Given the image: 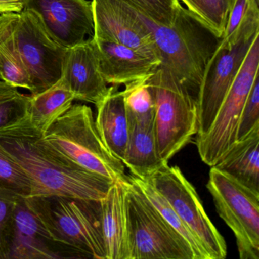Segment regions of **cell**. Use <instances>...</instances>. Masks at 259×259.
I'll use <instances>...</instances> for the list:
<instances>
[{"label": "cell", "instance_id": "6da1fadb", "mask_svg": "<svg viewBox=\"0 0 259 259\" xmlns=\"http://www.w3.org/2000/svg\"><path fill=\"white\" fill-rule=\"evenodd\" d=\"M0 145L29 178V197L63 195L102 200L115 183L78 166L50 146L28 116L0 130Z\"/></svg>", "mask_w": 259, "mask_h": 259}, {"label": "cell", "instance_id": "7a4b0ae2", "mask_svg": "<svg viewBox=\"0 0 259 259\" xmlns=\"http://www.w3.org/2000/svg\"><path fill=\"white\" fill-rule=\"evenodd\" d=\"M125 1L152 34L161 64L169 68L191 91L199 95L206 66L221 38L181 3L172 25H164L153 20L131 0Z\"/></svg>", "mask_w": 259, "mask_h": 259}, {"label": "cell", "instance_id": "3957f363", "mask_svg": "<svg viewBox=\"0 0 259 259\" xmlns=\"http://www.w3.org/2000/svg\"><path fill=\"white\" fill-rule=\"evenodd\" d=\"M101 201L63 195L26 198L27 204L54 240L82 258L107 259Z\"/></svg>", "mask_w": 259, "mask_h": 259}, {"label": "cell", "instance_id": "277c9868", "mask_svg": "<svg viewBox=\"0 0 259 259\" xmlns=\"http://www.w3.org/2000/svg\"><path fill=\"white\" fill-rule=\"evenodd\" d=\"M43 139L69 160L114 182H127L125 165L107 149L97 130L93 111L84 104L70 108L43 133Z\"/></svg>", "mask_w": 259, "mask_h": 259}, {"label": "cell", "instance_id": "5b68a950", "mask_svg": "<svg viewBox=\"0 0 259 259\" xmlns=\"http://www.w3.org/2000/svg\"><path fill=\"white\" fill-rule=\"evenodd\" d=\"M148 82L155 102L159 157L168 163L196 136L198 96L162 64Z\"/></svg>", "mask_w": 259, "mask_h": 259}, {"label": "cell", "instance_id": "8992f818", "mask_svg": "<svg viewBox=\"0 0 259 259\" xmlns=\"http://www.w3.org/2000/svg\"><path fill=\"white\" fill-rule=\"evenodd\" d=\"M125 185L130 259H195L189 242L131 180Z\"/></svg>", "mask_w": 259, "mask_h": 259}, {"label": "cell", "instance_id": "52a82bcc", "mask_svg": "<svg viewBox=\"0 0 259 259\" xmlns=\"http://www.w3.org/2000/svg\"><path fill=\"white\" fill-rule=\"evenodd\" d=\"M207 189L236 237L241 259H259V194L211 166Z\"/></svg>", "mask_w": 259, "mask_h": 259}, {"label": "cell", "instance_id": "ba28073f", "mask_svg": "<svg viewBox=\"0 0 259 259\" xmlns=\"http://www.w3.org/2000/svg\"><path fill=\"white\" fill-rule=\"evenodd\" d=\"M13 36L32 85L31 95L56 84L61 78L68 48L49 34L38 14L29 9L18 13Z\"/></svg>", "mask_w": 259, "mask_h": 259}, {"label": "cell", "instance_id": "9c48e42d", "mask_svg": "<svg viewBox=\"0 0 259 259\" xmlns=\"http://www.w3.org/2000/svg\"><path fill=\"white\" fill-rule=\"evenodd\" d=\"M259 35L254 38L246 57L229 89L214 121L208 131L195 137L201 160L213 166L236 142L238 124L244 104L258 76Z\"/></svg>", "mask_w": 259, "mask_h": 259}, {"label": "cell", "instance_id": "30bf717a", "mask_svg": "<svg viewBox=\"0 0 259 259\" xmlns=\"http://www.w3.org/2000/svg\"><path fill=\"white\" fill-rule=\"evenodd\" d=\"M142 180L149 182L164 196L180 219L203 244L210 259L225 258L227 248L224 237L206 213L195 187L179 166L165 163Z\"/></svg>", "mask_w": 259, "mask_h": 259}, {"label": "cell", "instance_id": "8fae6325", "mask_svg": "<svg viewBox=\"0 0 259 259\" xmlns=\"http://www.w3.org/2000/svg\"><path fill=\"white\" fill-rule=\"evenodd\" d=\"M259 32L239 38L226 46L220 42L203 75L198 95V131L195 137L208 131L231 87L250 47Z\"/></svg>", "mask_w": 259, "mask_h": 259}, {"label": "cell", "instance_id": "7c38bea8", "mask_svg": "<svg viewBox=\"0 0 259 259\" xmlns=\"http://www.w3.org/2000/svg\"><path fill=\"white\" fill-rule=\"evenodd\" d=\"M25 9L37 13L49 34L68 49L94 36L92 1L26 0Z\"/></svg>", "mask_w": 259, "mask_h": 259}, {"label": "cell", "instance_id": "4fadbf2b", "mask_svg": "<svg viewBox=\"0 0 259 259\" xmlns=\"http://www.w3.org/2000/svg\"><path fill=\"white\" fill-rule=\"evenodd\" d=\"M82 258L53 239L46 227L20 197L16 202L7 259Z\"/></svg>", "mask_w": 259, "mask_h": 259}, {"label": "cell", "instance_id": "5bb4252c", "mask_svg": "<svg viewBox=\"0 0 259 259\" xmlns=\"http://www.w3.org/2000/svg\"><path fill=\"white\" fill-rule=\"evenodd\" d=\"M61 79L75 100L96 106L107 96L110 87L100 71L98 49L93 37L68 49Z\"/></svg>", "mask_w": 259, "mask_h": 259}, {"label": "cell", "instance_id": "9a60e30c", "mask_svg": "<svg viewBox=\"0 0 259 259\" xmlns=\"http://www.w3.org/2000/svg\"><path fill=\"white\" fill-rule=\"evenodd\" d=\"M93 37L98 49L100 71L107 84L126 85L147 79L160 65L125 45Z\"/></svg>", "mask_w": 259, "mask_h": 259}, {"label": "cell", "instance_id": "2e32d148", "mask_svg": "<svg viewBox=\"0 0 259 259\" xmlns=\"http://www.w3.org/2000/svg\"><path fill=\"white\" fill-rule=\"evenodd\" d=\"M127 117L128 136L122 163L132 175L146 179L167 163L159 157L155 120Z\"/></svg>", "mask_w": 259, "mask_h": 259}, {"label": "cell", "instance_id": "e0dca14e", "mask_svg": "<svg viewBox=\"0 0 259 259\" xmlns=\"http://www.w3.org/2000/svg\"><path fill=\"white\" fill-rule=\"evenodd\" d=\"M125 183L115 182L101 201L107 259H130Z\"/></svg>", "mask_w": 259, "mask_h": 259}, {"label": "cell", "instance_id": "ac0fdd59", "mask_svg": "<svg viewBox=\"0 0 259 259\" xmlns=\"http://www.w3.org/2000/svg\"><path fill=\"white\" fill-rule=\"evenodd\" d=\"M97 130L107 149L122 162L128 136V117L123 92L112 85L107 96L96 105Z\"/></svg>", "mask_w": 259, "mask_h": 259}, {"label": "cell", "instance_id": "d6986e66", "mask_svg": "<svg viewBox=\"0 0 259 259\" xmlns=\"http://www.w3.org/2000/svg\"><path fill=\"white\" fill-rule=\"evenodd\" d=\"M259 125L236 141L214 167L259 194Z\"/></svg>", "mask_w": 259, "mask_h": 259}, {"label": "cell", "instance_id": "ffe728a7", "mask_svg": "<svg viewBox=\"0 0 259 259\" xmlns=\"http://www.w3.org/2000/svg\"><path fill=\"white\" fill-rule=\"evenodd\" d=\"M75 100L61 78L49 89L29 95L28 117L31 125L45 133L51 124L64 114Z\"/></svg>", "mask_w": 259, "mask_h": 259}, {"label": "cell", "instance_id": "44dd1931", "mask_svg": "<svg viewBox=\"0 0 259 259\" xmlns=\"http://www.w3.org/2000/svg\"><path fill=\"white\" fill-rule=\"evenodd\" d=\"M18 13L0 16V80L16 88L28 89L32 85L15 43L13 28Z\"/></svg>", "mask_w": 259, "mask_h": 259}, {"label": "cell", "instance_id": "7402d4cb", "mask_svg": "<svg viewBox=\"0 0 259 259\" xmlns=\"http://www.w3.org/2000/svg\"><path fill=\"white\" fill-rule=\"evenodd\" d=\"M130 177L151 201V204L160 212L163 218L169 223V225L189 242L195 254V259H210L203 244L180 219L164 196L146 180H142L133 175Z\"/></svg>", "mask_w": 259, "mask_h": 259}, {"label": "cell", "instance_id": "603a6c76", "mask_svg": "<svg viewBox=\"0 0 259 259\" xmlns=\"http://www.w3.org/2000/svg\"><path fill=\"white\" fill-rule=\"evenodd\" d=\"M215 35L222 38L235 0H179Z\"/></svg>", "mask_w": 259, "mask_h": 259}, {"label": "cell", "instance_id": "cb8c5ba5", "mask_svg": "<svg viewBox=\"0 0 259 259\" xmlns=\"http://www.w3.org/2000/svg\"><path fill=\"white\" fill-rule=\"evenodd\" d=\"M148 79L125 85L122 92L128 117L140 120H155V102Z\"/></svg>", "mask_w": 259, "mask_h": 259}, {"label": "cell", "instance_id": "d4e9b609", "mask_svg": "<svg viewBox=\"0 0 259 259\" xmlns=\"http://www.w3.org/2000/svg\"><path fill=\"white\" fill-rule=\"evenodd\" d=\"M29 95L0 80V130L11 126L28 116Z\"/></svg>", "mask_w": 259, "mask_h": 259}, {"label": "cell", "instance_id": "484cf974", "mask_svg": "<svg viewBox=\"0 0 259 259\" xmlns=\"http://www.w3.org/2000/svg\"><path fill=\"white\" fill-rule=\"evenodd\" d=\"M0 184L21 196L28 198L31 193V183L22 168L7 154L0 145Z\"/></svg>", "mask_w": 259, "mask_h": 259}, {"label": "cell", "instance_id": "4316f807", "mask_svg": "<svg viewBox=\"0 0 259 259\" xmlns=\"http://www.w3.org/2000/svg\"><path fill=\"white\" fill-rule=\"evenodd\" d=\"M21 195L0 184V259H7L15 207Z\"/></svg>", "mask_w": 259, "mask_h": 259}, {"label": "cell", "instance_id": "83f0119b", "mask_svg": "<svg viewBox=\"0 0 259 259\" xmlns=\"http://www.w3.org/2000/svg\"><path fill=\"white\" fill-rule=\"evenodd\" d=\"M259 125V78L256 77L244 104L238 124L236 141L246 137Z\"/></svg>", "mask_w": 259, "mask_h": 259}, {"label": "cell", "instance_id": "f1b7e54d", "mask_svg": "<svg viewBox=\"0 0 259 259\" xmlns=\"http://www.w3.org/2000/svg\"><path fill=\"white\" fill-rule=\"evenodd\" d=\"M155 22L164 25L174 22L179 0H131Z\"/></svg>", "mask_w": 259, "mask_h": 259}, {"label": "cell", "instance_id": "f546056e", "mask_svg": "<svg viewBox=\"0 0 259 259\" xmlns=\"http://www.w3.org/2000/svg\"><path fill=\"white\" fill-rule=\"evenodd\" d=\"M251 1L252 0H235L234 5L229 16L225 31L221 40L222 45L230 46L237 41H235V36L248 12Z\"/></svg>", "mask_w": 259, "mask_h": 259}, {"label": "cell", "instance_id": "4dcf8cb0", "mask_svg": "<svg viewBox=\"0 0 259 259\" xmlns=\"http://www.w3.org/2000/svg\"><path fill=\"white\" fill-rule=\"evenodd\" d=\"M26 0H0V14L19 13L25 9Z\"/></svg>", "mask_w": 259, "mask_h": 259}]
</instances>
